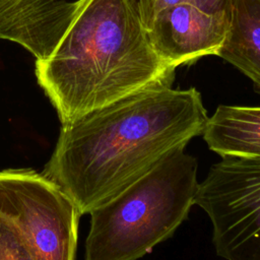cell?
<instances>
[{"label":"cell","mask_w":260,"mask_h":260,"mask_svg":"<svg viewBox=\"0 0 260 260\" xmlns=\"http://www.w3.org/2000/svg\"><path fill=\"white\" fill-rule=\"evenodd\" d=\"M217 56L249 77L260 93V0H232L229 31Z\"/></svg>","instance_id":"9"},{"label":"cell","mask_w":260,"mask_h":260,"mask_svg":"<svg viewBox=\"0 0 260 260\" xmlns=\"http://www.w3.org/2000/svg\"><path fill=\"white\" fill-rule=\"evenodd\" d=\"M80 0H0V39L47 59L69 27Z\"/></svg>","instance_id":"7"},{"label":"cell","mask_w":260,"mask_h":260,"mask_svg":"<svg viewBox=\"0 0 260 260\" xmlns=\"http://www.w3.org/2000/svg\"><path fill=\"white\" fill-rule=\"evenodd\" d=\"M198 161L178 148L91 210L85 260H138L170 239L194 205Z\"/></svg>","instance_id":"3"},{"label":"cell","mask_w":260,"mask_h":260,"mask_svg":"<svg viewBox=\"0 0 260 260\" xmlns=\"http://www.w3.org/2000/svg\"><path fill=\"white\" fill-rule=\"evenodd\" d=\"M194 205L212 223L224 260H260V159L223 157L198 184Z\"/></svg>","instance_id":"5"},{"label":"cell","mask_w":260,"mask_h":260,"mask_svg":"<svg viewBox=\"0 0 260 260\" xmlns=\"http://www.w3.org/2000/svg\"><path fill=\"white\" fill-rule=\"evenodd\" d=\"M230 20L231 16L178 4L157 11L144 27L156 54L176 69L207 55L217 56Z\"/></svg>","instance_id":"6"},{"label":"cell","mask_w":260,"mask_h":260,"mask_svg":"<svg viewBox=\"0 0 260 260\" xmlns=\"http://www.w3.org/2000/svg\"><path fill=\"white\" fill-rule=\"evenodd\" d=\"M207 120L196 88L151 86L62 125L43 174L83 215L202 135Z\"/></svg>","instance_id":"1"},{"label":"cell","mask_w":260,"mask_h":260,"mask_svg":"<svg viewBox=\"0 0 260 260\" xmlns=\"http://www.w3.org/2000/svg\"><path fill=\"white\" fill-rule=\"evenodd\" d=\"M175 70L154 51L131 0H80L53 53L36 60L61 125L139 90L172 86Z\"/></svg>","instance_id":"2"},{"label":"cell","mask_w":260,"mask_h":260,"mask_svg":"<svg viewBox=\"0 0 260 260\" xmlns=\"http://www.w3.org/2000/svg\"><path fill=\"white\" fill-rule=\"evenodd\" d=\"M131 2L136 7L143 25L160 9L178 4H191L201 9L226 16H231L232 13V0H131Z\"/></svg>","instance_id":"10"},{"label":"cell","mask_w":260,"mask_h":260,"mask_svg":"<svg viewBox=\"0 0 260 260\" xmlns=\"http://www.w3.org/2000/svg\"><path fill=\"white\" fill-rule=\"evenodd\" d=\"M0 260H34L20 233L0 214Z\"/></svg>","instance_id":"11"},{"label":"cell","mask_w":260,"mask_h":260,"mask_svg":"<svg viewBox=\"0 0 260 260\" xmlns=\"http://www.w3.org/2000/svg\"><path fill=\"white\" fill-rule=\"evenodd\" d=\"M0 214L16 226L34 260H75L81 215L73 200L43 173L0 171Z\"/></svg>","instance_id":"4"},{"label":"cell","mask_w":260,"mask_h":260,"mask_svg":"<svg viewBox=\"0 0 260 260\" xmlns=\"http://www.w3.org/2000/svg\"><path fill=\"white\" fill-rule=\"evenodd\" d=\"M202 136L221 158L260 159V107L219 105Z\"/></svg>","instance_id":"8"}]
</instances>
